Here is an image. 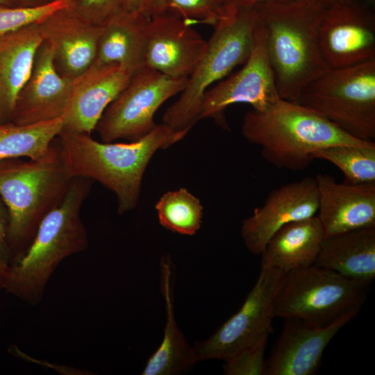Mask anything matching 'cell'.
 Here are the masks:
<instances>
[{
	"label": "cell",
	"mask_w": 375,
	"mask_h": 375,
	"mask_svg": "<svg viewBox=\"0 0 375 375\" xmlns=\"http://www.w3.org/2000/svg\"><path fill=\"white\" fill-rule=\"evenodd\" d=\"M187 134L162 123L129 143L98 142L90 134L65 129L58 140L71 176L98 181L111 190L117 197L118 213L124 215L136 207L144 172L156 152L173 145Z\"/></svg>",
	"instance_id": "cell-1"
},
{
	"label": "cell",
	"mask_w": 375,
	"mask_h": 375,
	"mask_svg": "<svg viewBox=\"0 0 375 375\" xmlns=\"http://www.w3.org/2000/svg\"><path fill=\"white\" fill-rule=\"evenodd\" d=\"M254 8L265 31L278 95L297 101L305 86L331 69L318 40L326 8L318 0L272 1Z\"/></svg>",
	"instance_id": "cell-2"
},
{
	"label": "cell",
	"mask_w": 375,
	"mask_h": 375,
	"mask_svg": "<svg viewBox=\"0 0 375 375\" xmlns=\"http://www.w3.org/2000/svg\"><path fill=\"white\" fill-rule=\"evenodd\" d=\"M242 134L259 146L262 158L280 169L299 172L315 160L313 151L332 145H361L319 112L297 101L278 99L262 111L247 112Z\"/></svg>",
	"instance_id": "cell-3"
},
{
	"label": "cell",
	"mask_w": 375,
	"mask_h": 375,
	"mask_svg": "<svg viewBox=\"0 0 375 375\" xmlns=\"http://www.w3.org/2000/svg\"><path fill=\"white\" fill-rule=\"evenodd\" d=\"M92 184L89 178H73L61 203L43 218L28 248L14 263L5 290L37 306L60 264L88 249V235L81 212Z\"/></svg>",
	"instance_id": "cell-4"
},
{
	"label": "cell",
	"mask_w": 375,
	"mask_h": 375,
	"mask_svg": "<svg viewBox=\"0 0 375 375\" xmlns=\"http://www.w3.org/2000/svg\"><path fill=\"white\" fill-rule=\"evenodd\" d=\"M72 179L62 160L58 137L38 158L0 160V197L9 214L15 262L28 248L43 218L61 203Z\"/></svg>",
	"instance_id": "cell-5"
},
{
	"label": "cell",
	"mask_w": 375,
	"mask_h": 375,
	"mask_svg": "<svg viewBox=\"0 0 375 375\" xmlns=\"http://www.w3.org/2000/svg\"><path fill=\"white\" fill-rule=\"evenodd\" d=\"M258 22L254 6L225 8L213 26L214 31L207 41L206 52L188 77L185 88L165 112L163 124L176 131L189 132L198 122L205 92L247 60Z\"/></svg>",
	"instance_id": "cell-6"
},
{
	"label": "cell",
	"mask_w": 375,
	"mask_h": 375,
	"mask_svg": "<svg viewBox=\"0 0 375 375\" xmlns=\"http://www.w3.org/2000/svg\"><path fill=\"white\" fill-rule=\"evenodd\" d=\"M297 102L319 112L348 135L375 140V59L331 69L301 91Z\"/></svg>",
	"instance_id": "cell-7"
},
{
	"label": "cell",
	"mask_w": 375,
	"mask_h": 375,
	"mask_svg": "<svg viewBox=\"0 0 375 375\" xmlns=\"http://www.w3.org/2000/svg\"><path fill=\"white\" fill-rule=\"evenodd\" d=\"M365 287L333 271L312 265L285 274L275 315L323 327L349 314L357 315Z\"/></svg>",
	"instance_id": "cell-8"
},
{
	"label": "cell",
	"mask_w": 375,
	"mask_h": 375,
	"mask_svg": "<svg viewBox=\"0 0 375 375\" xmlns=\"http://www.w3.org/2000/svg\"><path fill=\"white\" fill-rule=\"evenodd\" d=\"M285 273L261 267L240 308L213 334L193 345L197 362L211 359L226 362L260 340L269 338L276 317V299Z\"/></svg>",
	"instance_id": "cell-9"
},
{
	"label": "cell",
	"mask_w": 375,
	"mask_h": 375,
	"mask_svg": "<svg viewBox=\"0 0 375 375\" xmlns=\"http://www.w3.org/2000/svg\"><path fill=\"white\" fill-rule=\"evenodd\" d=\"M187 81L188 78H174L147 67L142 68L106 108L94 131L104 142L140 139L156 126L153 118L158 109L181 93Z\"/></svg>",
	"instance_id": "cell-10"
},
{
	"label": "cell",
	"mask_w": 375,
	"mask_h": 375,
	"mask_svg": "<svg viewBox=\"0 0 375 375\" xmlns=\"http://www.w3.org/2000/svg\"><path fill=\"white\" fill-rule=\"evenodd\" d=\"M280 99L267 53L265 31L259 19L247 60L240 70L205 92L198 121L212 117L222 126L227 127L223 113L228 106L247 103L255 110L262 111Z\"/></svg>",
	"instance_id": "cell-11"
},
{
	"label": "cell",
	"mask_w": 375,
	"mask_h": 375,
	"mask_svg": "<svg viewBox=\"0 0 375 375\" xmlns=\"http://www.w3.org/2000/svg\"><path fill=\"white\" fill-rule=\"evenodd\" d=\"M322 56L330 69L375 59V12L360 0L326 8L319 27Z\"/></svg>",
	"instance_id": "cell-12"
},
{
	"label": "cell",
	"mask_w": 375,
	"mask_h": 375,
	"mask_svg": "<svg viewBox=\"0 0 375 375\" xmlns=\"http://www.w3.org/2000/svg\"><path fill=\"white\" fill-rule=\"evenodd\" d=\"M318 192L315 178L304 177L274 189L262 206L253 210L240 227L251 253L260 256L269 240L283 226L317 215Z\"/></svg>",
	"instance_id": "cell-13"
},
{
	"label": "cell",
	"mask_w": 375,
	"mask_h": 375,
	"mask_svg": "<svg viewBox=\"0 0 375 375\" xmlns=\"http://www.w3.org/2000/svg\"><path fill=\"white\" fill-rule=\"evenodd\" d=\"M37 24L62 76L74 79L94 62L103 26L90 22L69 6L56 10Z\"/></svg>",
	"instance_id": "cell-14"
},
{
	"label": "cell",
	"mask_w": 375,
	"mask_h": 375,
	"mask_svg": "<svg viewBox=\"0 0 375 375\" xmlns=\"http://www.w3.org/2000/svg\"><path fill=\"white\" fill-rule=\"evenodd\" d=\"M191 25L167 13L151 17L145 67L174 78H188L207 48V41Z\"/></svg>",
	"instance_id": "cell-15"
},
{
	"label": "cell",
	"mask_w": 375,
	"mask_h": 375,
	"mask_svg": "<svg viewBox=\"0 0 375 375\" xmlns=\"http://www.w3.org/2000/svg\"><path fill=\"white\" fill-rule=\"evenodd\" d=\"M356 316L346 315L323 327L295 319H285L281 333L266 360L265 375L316 374L328 344Z\"/></svg>",
	"instance_id": "cell-16"
},
{
	"label": "cell",
	"mask_w": 375,
	"mask_h": 375,
	"mask_svg": "<svg viewBox=\"0 0 375 375\" xmlns=\"http://www.w3.org/2000/svg\"><path fill=\"white\" fill-rule=\"evenodd\" d=\"M72 82L56 70L52 51L42 42L31 74L17 96L12 122L26 125L62 118L70 101Z\"/></svg>",
	"instance_id": "cell-17"
},
{
	"label": "cell",
	"mask_w": 375,
	"mask_h": 375,
	"mask_svg": "<svg viewBox=\"0 0 375 375\" xmlns=\"http://www.w3.org/2000/svg\"><path fill=\"white\" fill-rule=\"evenodd\" d=\"M318 192L317 215L324 238L375 226V183H338L328 174L315 177Z\"/></svg>",
	"instance_id": "cell-18"
},
{
	"label": "cell",
	"mask_w": 375,
	"mask_h": 375,
	"mask_svg": "<svg viewBox=\"0 0 375 375\" xmlns=\"http://www.w3.org/2000/svg\"><path fill=\"white\" fill-rule=\"evenodd\" d=\"M133 74L117 64L93 62L73 79L63 129L92 134L109 104L130 82Z\"/></svg>",
	"instance_id": "cell-19"
},
{
	"label": "cell",
	"mask_w": 375,
	"mask_h": 375,
	"mask_svg": "<svg viewBox=\"0 0 375 375\" xmlns=\"http://www.w3.org/2000/svg\"><path fill=\"white\" fill-rule=\"evenodd\" d=\"M42 42L37 24L0 38V123L12 122L17 96Z\"/></svg>",
	"instance_id": "cell-20"
},
{
	"label": "cell",
	"mask_w": 375,
	"mask_h": 375,
	"mask_svg": "<svg viewBox=\"0 0 375 375\" xmlns=\"http://www.w3.org/2000/svg\"><path fill=\"white\" fill-rule=\"evenodd\" d=\"M313 265L367 288L375 278V226L325 238Z\"/></svg>",
	"instance_id": "cell-21"
},
{
	"label": "cell",
	"mask_w": 375,
	"mask_h": 375,
	"mask_svg": "<svg viewBox=\"0 0 375 375\" xmlns=\"http://www.w3.org/2000/svg\"><path fill=\"white\" fill-rule=\"evenodd\" d=\"M169 256L160 260V291L165 301L166 321L162 340L148 359L143 375H174L191 369L197 362L193 346H190L174 317V267Z\"/></svg>",
	"instance_id": "cell-22"
},
{
	"label": "cell",
	"mask_w": 375,
	"mask_h": 375,
	"mask_svg": "<svg viewBox=\"0 0 375 375\" xmlns=\"http://www.w3.org/2000/svg\"><path fill=\"white\" fill-rule=\"evenodd\" d=\"M324 233L317 215L289 223L269 240L261 256L260 265L285 274L312 266L319 254Z\"/></svg>",
	"instance_id": "cell-23"
},
{
	"label": "cell",
	"mask_w": 375,
	"mask_h": 375,
	"mask_svg": "<svg viewBox=\"0 0 375 375\" xmlns=\"http://www.w3.org/2000/svg\"><path fill=\"white\" fill-rule=\"evenodd\" d=\"M149 20L143 11L112 18L103 26L94 62L117 64L133 74L145 67Z\"/></svg>",
	"instance_id": "cell-24"
},
{
	"label": "cell",
	"mask_w": 375,
	"mask_h": 375,
	"mask_svg": "<svg viewBox=\"0 0 375 375\" xmlns=\"http://www.w3.org/2000/svg\"><path fill=\"white\" fill-rule=\"evenodd\" d=\"M63 129L62 118L32 124L0 123V160L36 159L43 156Z\"/></svg>",
	"instance_id": "cell-25"
},
{
	"label": "cell",
	"mask_w": 375,
	"mask_h": 375,
	"mask_svg": "<svg viewBox=\"0 0 375 375\" xmlns=\"http://www.w3.org/2000/svg\"><path fill=\"white\" fill-rule=\"evenodd\" d=\"M312 156L336 166L343 174L344 182L375 183L374 142L361 145H332L313 151Z\"/></svg>",
	"instance_id": "cell-26"
},
{
	"label": "cell",
	"mask_w": 375,
	"mask_h": 375,
	"mask_svg": "<svg viewBox=\"0 0 375 375\" xmlns=\"http://www.w3.org/2000/svg\"><path fill=\"white\" fill-rule=\"evenodd\" d=\"M156 209L159 223L170 231L192 235L201 227L203 207L199 199L185 188L165 193Z\"/></svg>",
	"instance_id": "cell-27"
},
{
	"label": "cell",
	"mask_w": 375,
	"mask_h": 375,
	"mask_svg": "<svg viewBox=\"0 0 375 375\" xmlns=\"http://www.w3.org/2000/svg\"><path fill=\"white\" fill-rule=\"evenodd\" d=\"M69 5L70 0H57L34 7L0 5V38L38 24L56 10Z\"/></svg>",
	"instance_id": "cell-28"
},
{
	"label": "cell",
	"mask_w": 375,
	"mask_h": 375,
	"mask_svg": "<svg viewBox=\"0 0 375 375\" xmlns=\"http://www.w3.org/2000/svg\"><path fill=\"white\" fill-rule=\"evenodd\" d=\"M224 9L222 0H166L165 13L213 26Z\"/></svg>",
	"instance_id": "cell-29"
},
{
	"label": "cell",
	"mask_w": 375,
	"mask_h": 375,
	"mask_svg": "<svg viewBox=\"0 0 375 375\" xmlns=\"http://www.w3.org/2000/svg\"><path fill=\"white\" fill-rule=\"evenodd\" d=\"M268 338L242 351L224 362V372L227 375H265V351Z\"/></svg>",
	"instance_id": "cell-30"
},
{
	"label": "cell",
	"mask_w": 375,
	"mask_h": 375,
	"mask_svg": "<svg viewBox=\"0 0 375 375\" xmlns=\"http://www.w3.org/2000/svg\"><path fill=\"white\" fill-rule=\"evenodd\" d=\"M69 6L90 22L104 26L117 15L125 12L121 0H70Z\"/></svg>",
	"instance_id": "cell-31"
},
{
	"label": "cell",
	"mask_w": 375,
	"mask_h": 375,
	"mask_svg": "<svg viewBox=\"0 0 375 375\" xmlns=\"http://www.w3.org/2000/svg\"><path fill=\"white\" fill-rule=\"evenodd\" d=\"M14 262L9 239V214L0 197V290H6Z\"/></svg>",
	"instance_id": "cell-32"
},
{
	"label": "cell",
	"mask_w": 375,
	"mask_h": 375,
	"mask_svg": "<svg viewBox=\"0 0 375 375\" xmlns=\"http://www.w3.org/2000/svg\"><path fill=\"white\" fill-rule=\"evenodd\" d=\"M166 0H142V11L150 18L165 13Z\"/></svg>",
	"instance_id": "cell-33"
},
{
	"label": "cell",
	"mask_w": 375,
	"mask_h": 375,
	"mask_svg": "<svg viewBox=\"0 0 375 375\" xmlns=\"http://www.w3.org/2000/svg\"><path fill=\"white\" fill-rule=\"evenodd\" d=\"M272 1H285V0H222L224 8H250L256 5Z\"/></svg>",
	"instance_id": "cell-34"
},
{
	"label": "cell",
	"mask_w": 375,
	"mask_h": 375,
	"mask_svg": "<svg viewBox=\"0 0 375 375\" xmlns=\"http://www.w3.org/2000/svg\"><path fill=\"white\" fill-rule=\"evenodd\" d=\"M124 12L142 11V0H121Z\"/></svg>",
	"instance_id": "cell-35"
},
{
	"label": "cell",
	"mask_w": 375,
	"mask_h": 375,
	"mask_svg": "<svg viewBox=\"0 0 375 375\" xmlns=\"http://www.w3.org/2000/svg\"><path fill=\"white\" fill-rule=\"evenodd\" d=\"M17 6L34 7L49 3L48 0H13Z\"/></svg>",
	"instance_id": "cell-36"
},
{
	"label": "cell",
	"mask_w": 375,
	"mask_h": 375,
	"mask_svg": "<svg viewBox=\"0 0 375 375\" xmlns=\"http://www.w3.org/2000/svg\"><path fill=\"white\" fill-rule=\"evenodd\" d=\"M318 1L326 9V8L333 7L334 6L349 3H351V2H352V1H353L355 0H318Z\"/></svg>",
	"instance_id": "cell-37"
},
{
	"label": "cell",
	"mask_w": 375,
	"mask_h": 375,
	"mask_svg": "<svg viewBox=\"0 0 375 375\" xmlns=\"http://www.w3.org/2000/svg\"><path fill=\"white\" fill-rule=\"evenodd\" d=\"M0 5L17 6L13 0H0Z\"/></svg>",
	"instance_id": "cell-38"
},
{
	"label": "cell",
	"mask_w": 375,
	"mask_h": 375,
	"mask_svg": "<svg viewBox=\"0 0 375 375\" xmlns=\"http://www.w3.org/2000/svg\"><path fill=\"white\" fill-rule=\"evenodd\" d=\"M360 1L374 8L375 0H360Z\"/></svg>",
	"instance_id": "cell-39"
},
{
	"label": "cell",
	"mask_w": 375,
	"mask_h": 375,
	"mask_svg": "<svg viewBox=\"0 0 375 375\" xmlns=\"http://www.w3.org/2000/svg\"><path fill=\"white\" fill-rule=\"evenodd\" d=\"M49 2L57 1V0H48Z\"/></svg>",
	"instance_id": "cell-40"
}]
</instances>
